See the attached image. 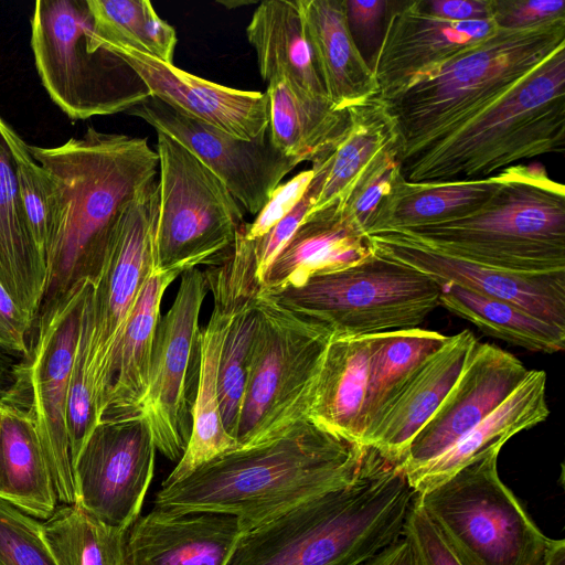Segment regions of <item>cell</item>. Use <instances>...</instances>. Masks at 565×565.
<instances>
[{
  "instance_id": "cell-1",
  "label": "cell",
  "mask_w": 565,
  "mask_h": 565,
  "mask_svg": "<svg viewBox=\"0 0 565 565\" xmlns=\"http://www.w3.org/2000/svg\"><path fill=\"white\" fill-rule=\"evenodd\" d=\"M365 454L366 446L301 417L264 441L224 452L161 486L154 508L233 515L244 533L351 484Z\"/></svg>"
},
{
  "instance_id": "cell-2",
  "label": "cell",
  "mask_w": 565,
  "mask_h": 565,
  "mask_svg": "<svg viewBox=\"0 0 565 565\" xmlns=\"http://www.w3.org/2000/svg\"><path fill=\"white\" fill-rule=\"evenodd\" d=\"M30 148L52 192L41 313L97 274L126 209L157 179L159 157L146 138L93 127L60 146Z\"/></svg>"
},
{
  "instance_id": "cell-3",
  "label": "cell",
  "mask_w": 565,
  "mask_h": 565,
  "mask_svg": "<svg viewBox=\"0 0 565 565\" xmlns=\"http://www.w3.org/2000/svg\"><path fill=\"white\" fill-rule=\"evenodd\" d=\"M416 492L366 446L358 478L239 535L226 565H360L403 535Z\"/></svg>"
},
{
  "instance_id": "cell-4",
  "label": "cell",
  "mask_w": 565,
  "mask_h": 565,
  "mask_svg": "<svg viewBox=\"0 0 565 565\" xmlns=\"http://www.w3.org/2000/svg\"><path fill=\"white\" fill-rule=\"evenodd\" d=\"M564 46L565 15L522 28L498 26L429 76L382 100L398 131V161L460 129Z\"/></svg>"
},
{
  "instance_id": "cell-5",
  "label": "cell",
  "mask_w": 565,
  "mask_h": 565,
  "mask_svg": "<svg viewBox=\"0 0 565 565\" xmlns=\"http://www.w3.org/2000/svg\"><path fill=\"white\" fill-rule=\"evenodd\" d=\"M565 150V46L447 138L401 159L411 183L478 180Z\"/></svg>"
},
{
  "instance_id": "cell-6",
  "label": "cell",
  "mask_w": 565,
  "mask_h": 565,
  "mask_svg": "<svg viewBox=\"0 0 565 565\" xmlns=\"http://www.w3.org/2000/svg\"><path fill=\"white\" fill-rule=\"evenodd\" d=\"M406 241L520 274L565 270V188L540 163L505 168L500 189L472 214L406 230ZM380 232V231H379Z\"/></svg>"
},
{
  "instance_id": "cell-7",
  "label": "cell",
  "mask_w": 565,
  "mask_h": 565,
  "mask_svg": "<svg viewBox=\"0 0 565 565\" xmlns=\"http://www.w3.org/2000/svg\"><path fill=\"white\" fill-rule=\"evenodd\" d=\"M30 25L41 83L70 118L127 113L151 96L125 61L99 45L87 0H39Z\"/></svg>"
},
{
  "instance_id": "cell-8",
  "label": "cell",
  "mask_w": 565,
  "mask_h": 565,
  "mask_svg": "<svg viewBox=\"0 0 565 565\" xmlns=\"http://www.w3.org/2000/svg\"><path fill=\"white\" fill-rule=\"evenodd\" d=\"M491 449L416 499L462 565H542L551 539L498 472Z\"/></svg>"
},
{
  "instance_id": "cell-9",
  "label": "cell",
  "mask_w": 565,
  "mask_h": 565,
  "mask_svg": "<svg viewBox=\"0 0 565 565\" xmlns=\"http://www.w3.org/2000/svg\"><path fill=\"white\" fill-rule=\"evenodd\" d=\"M158 179L126 209L81 307L85 374L96 426L105 414L118 349L143 285L156 270Z\"/></svg>"
},
{
  "instance_id": "cell-10",
  "label": "cell",
  "mask_w": 565,
  "mask_h": 565,
  "mask_svg": "<svg viewBox=\"0 0 565 565\" xmlns=\"http://www.w3.org/2000/svg\"><path fill=\"white\" fill-rule=\"evenodd\" d=\"M324 327L332 337L416 328L439 305V286L426 275L379 256L310 277L302 286L263 295Z\"/></svg>"
},
{
  "instance_id": "cell-11",
  "label": "cell",
  "mask_w": 565,
  "mask_h": 565,
  "mask_svg": "<svg viewBox=\"0 0 565 565\" xmlns=\"http://www.w3.org/2000/svg\"><path fill=\"white\" fill-rule=\"evenodd\" d=\"M258 329L236 434L237 448L264 441L306 417L332 332L258 295Z\"/></svg>"
},
{
  "instance_id": "cell-12",
  "label": "cell",
  "mask_w": 565,
  "mask_h": 565,
  "mask_svg": "<svg viewBox=\"0 0 565 565\" xmlns=\"http://www.w3.org/2000/svg\"><path fill=\"white\" fill-rule=\"evenodd\" d=\"M159 206L156 269L181 275L220 264L246 223L222 181L179 142L157 131Z\"/></svg>"
},
{
  "instance_id": "cell-13",
  "label": "cell",
  "mask_w": 565,
  "mask_h": 565,
  "mask_svg": "<svg viewBox=\"0 0 565 565\" xmlns=\"http://www.w3.org/2000/svg\"><path fill=\"white\" fill-rule=\"evenodd\" d=\"M88 278L77 280L63 299L39 316V332L26 361L15 366L14 386L28 393L25 411L57 501L77 502L71 460L67 393L79 328V306Z\"/></svg>"
},
{
  "instance_id": "cell-14",
  "label": "cell",
  "mask_w": 565,
  "mask_h": 565,
  "mask_svg": "<svg viewBox=\"0 0 565 565\" xmlns=\"http://www.w3.org/2000/svg\"><path fill=\"white\" fill-rule=\"evenodd\" d=\"M209 287L203 270L181 274L174 301L160 318L153 344L149 385L141 406L157 450L178 462L192 430L200 373V311Z\"/></svg>"
},
{
  "instance_id": "cell-15",
  "label": "cell",
  "mask_w": 565,
  "mask_h": 565,
  "mask_svg": "<svg viewBox=\"0 0 565 565\" xmlns=\"http://www.w3.org/2000/svg\"><path fill=\"white\" fill-rule=\"evenodd\" d=\"M213 310L200 335V373L192 408V430L185 452L161 486L178 482L201 465L237 448L224 429L218 404V367L223 344L239 300L260 291L254 255L243 239L217 265L204 270Z\"/></svg>"
},
{
  "instance_id": "cell-16",
  "label": "cell",
  "mask_w": 565,
  "mask_h": 565,
  "mask_svg": "<svg viewBox=\"0 0 565 565\" xmlns=\"http://www.w3.org/2000/svg\"><path fill=\"white\" fill-rule=\"evenodd\" d=\"M157 451L142 415L103 420L73 468L76 503L102 522L128 530L140 515Z\"/></svg>"
},
{
  "instance_id": "cell-17",
  "label": "cell",
  "mask_w": 565,
  "mask_h": 565,
  "mask_svg": "<svg viewBox=\"0 0 565 565\" xmlns=\"http://www.w3.org/2000/svg\"><path fill=\"white\" fill-rule=\"evenodd\" d=\"M127 114L141 118L188 149L253 215L263 209L284 177L301 163L278 150L268 131L254 140L239 139L152 96Z\"/></svg>"
},
{
  "instance_id": "cell-18",
  "label": "cell",
  "mask_w": 565,
  "mask_h": 565,
  "mask_svg": "<svg viewBox=\"0 0 565 565\" xmlns=\"http://www.w3.org/2000/svg\"><path fill=\"white\" fill-rule=\"evenodd\" d=\"M395 4L388 10L371 64L381 100L429 76L498 29L494 19L454 22L438 18L422 0Z\"/></svg>"
},
{
  "instance_id": "cell-19",
  "label": "cell",
  "mask_w": 565,
  "mask_h": 565,
  "mask_svg": "<svg viewBox=\"0 0 565 565\" xmlns=\"http://www.w3.org/2000/svg\"><path fill=\"white\" fill-rule=\"evenodd\" d=\"M527 372L510 352L477 341L456 383L408 445L399 463L405 475L441 455L489 416Z\"/></svg>"
},
{
  "instance_id": "cell-20",
  "label": "cell",
  "mask_w": 565,
  "mask_h": 565,
  "mask_svg": "<svg viewBox=\"0 0 565 565\" xmlns=\"http://www.w3.org/2000/svg\"><path fill=\"white\" fill-rule=\"evenodd\" d=\"M367 236L374 254L406 265L437 285L454 284L482 296L511 302L565 329V270L513 273L436 252L387 231Z\"/></svg>"
},
{
  "instance_id": "cell-21",
  "label": "cell",
  "mask_w": 565,
  "mask_h": 565,
  "mask_svg": "<svg viewBox=\"0 0 565 565\" xmlns=\"http://www.w3.org/2000/svg\"><path fill=\"white\" fill-rule=\"evenodd\" d=\"M97 41L136 72L152 97L172 108L244 140H254L268 131L266 92L223 86L147 53Z\"/></svg>"
},
{
  "instance_id": "cell-22",
  "label": "cell",
  "mask_w": 565,
  "mask_h": 565,
  "mask_svg": "<svg viewBox=\"0 0 565 565\" xmlns=\"http://www.w3.org/2000/svg\"><path fill=\"white\" fill-rule=\"evenodd\" d=\"M477 341L469 330L449 335L392 392L363 445L399 465L414 436L456 383Z\"/></svg>"
},
{
  "instance_id": "cell-23",
  "label": "cell",
  "mask_w": 565,
  "mask_h": 565,
  "mask_svg": "<svg viewBox=\"0 0 565 565\" xmlns=\"http://www.w3.org/2000/svg\"><path fill=\"white\" fill-rule=\"evenodd\" d=\"M242 534L235 516L154 508L127 530L128 565H226Z\"/></svg>"
},
{
  "instance_id": "cell-24",
  "label": "cell",
  "mask_w": 565,
  "mask_h": 565,
  "mask_svg": "<svg viewBox=\"0 0 565 565\" xmlns=\"http://www.w3.org/2000/svg\"><path fill=\"white\" fill-rule=\"evenodd\" d=\"M373 256L370 237L344 207L308 213L263 275L259 295L300 287L315 275L342 270Z\"/></svg>"
},
{
  "instance_id": "cell-25",
  "label": "cell",
  "mask_w": 565,
  "mask_h": 565,
  "mask_svg": "<svg viewBox=\"0 0 565 565\" xmlns=\"http://www.w3.org/2000/svg\"><path fill=\"white\" fill-rule=\"evenodd\" d=\"M303 30L328 100L345 110L377 95L369 62L348 24L345 0H299Z\"/></svg>"
},
{
  "instance_id": "cell-26",
  "label": "cell",
  "mask_w": 565,
  "mask_h": 565,
  "mask_svg": "<svg viewBox=\"0 0 565 565\" xmlns=\"http://www.w3.org/2000/svg\"><path fill=\"white\" fill-rule=\"evenodd\" d=\"M374 343L375 333L330 339L306 414L324 429L360 444Z\"/></svg>"
},
{
  "instance_id": "cell-27",
  "label": "cell",
  "mask_w": 565,
  "mask_h": 565,
  "mask_svg": "<svg viewBox=\"0 0 565 565\" xmlns=\"http://www.w3.org/2000/svg\"><path fill=\"white\" fill-rule=\"evenodd\" d=\"M546 373L529 370L519 387L489 416L441 455L406 475L416 493L448 479L491 449H501L518 433L547 419Z\"/></svg>"
},
{
  "instance_id": "cell-28",
  "label": "cell",
  "mask_w": 565,
  "mask_h": 565,
  "mask_svg": "<svg viewBox=\"0 0 565 565\" xmlns=\"http://www.w3.org/2000/svg\"><path fill=\"white\" fill-rule=\"evenodd\" d=\"M246 35L267 84L284 82L298 96L328 100L305 34L299 0L260 2Z\"/></svg>"
},
{
  "instance_id": "cell-29",
  "label": "cell",
  "mask_w": 565,
  "mask_h": 565,
  "mask_svg": "<svg viewBox=\"0 0 565 565\" xmlns=\"http://www.w3.org/2000/svg\"><path fill=\"white\" fill-rule=\"evenodd\" d=\"M350 124L326 156V173L309 211L343 206L350 194L387 158L399 152L395 121L376 96L348 109Z\"/></svg>"
},
{
  "instance_id": "cell-30",
  "label": "cell",
  "mask_w": 565,
  "mask_h": 565,
  "mask_svg": "<svg viewBox=\"0 0 565 565\" xmlns=\"http://www.w3.org/2000/svg\"><path fill=\"white\" fill-rule=\"evenodd\" d=\"M1 121L0 116V284L34 323L44 298L46 266L28 228Z\"/></svg>"
},
{
  "instance_id": "cell-31",
  "label": "cell",
  "mask_w": 565,
  "mask_h": 565,
  "mask_svg": "<svg viewBox=\"0 0 565 565\" xmlns=\"http://www.w3.org/2000/svg\"><path fill=\"white\" fill-rule=\"evenodd\" d=\"M505 169L478 180L411 183L399 173L365 233L406 230L468 216L502 185Z\"/></svg>"
},
{
  "instance_id": "cell-32",
  "label": "cell",
  "mask_w": 565,
  "mask_h": 565,
  "mask_svg": "<svg viewBox=\"0 0 565 565\" xmlns=\"http://www.w3.org/2000/svg\"><path fill=\"white\" fill-rule=\"evenodd\" d=\"M178 276L175 271L156 269L143 285L118 349L111 390L102 422L141 415L149 385L156 331L161 318V300Z\"/></svg>"
},
{
  "instance_id": "cell-33",
  "label": "cell",
  "mask_w": 565,
  "mask_h": 565,
  "mask_svg": "<svg viewBox=\"0 0 565 565\" xmlns=\"http://www.w3.org/2000/svg\"><path fill=\"white\" fill-rule=\"evenodd\" d=\"M0 500L23 513L47 520L57 497L25 408L2 395Z\"/></svg>"
},
{
  "instance_id": "cell-34",
  "label": "cell",
  "mask_w": 565,
  "mask_h": 565,
  "mask_svg": "<svg viewBox=\"0 0 565 565\" xmlns=\"http://www.w3.org/2000/svg\"><path fill=\"white\" fill-rule=\"evenodd\" d=\"M266 94L270 141L301 162L331 151L349 127L348 109L338 110L327 99L298 96L284 82L267 84Z\"/></svg>"
},
{
  "instance_id": "cell-35",
  "label": "cell",
  "mask_w": 565,
  "mask_h": 565,
  "mask_svg": "<svg viewBox=\"0 0 565 565\" xmlns=\"http://www.w3.org/2000/svg\"><path fill=\"white\" fill-rule=\"evenodd\" d=\"M439 286V305L482 332L530 351L556 353L565 349V329L524 309L454 284Z\"/></svg>"
},
{
  "instance_id": "cell-36",
  "label": "cell",
  "mask_w": 565,
  "mask_h": 565,
  "mask_svg": "<svg viewBox=\"0 0 565 565\" xmlns=\"http://www.w3.org/2000/svg\"><path fill=\"white\" fill-rule=\"evenodd\" d=\"M43 531L58 565H128L127 530L102 522L77 503L56 507Z\"/></svg>"
},
{
  "instance_id": "cell-37",
  "label": "cell",
  "mask_w": 565,
  "mask_h": 565,
  "mask_svg": "<svg viewBox=\"0 0 565 565\" xmlns=\"http://www.w3.org/2000/svg\"><path fill=\"white\" fill-rule=\"evenodd\" d=\"M448 339L449 335L419 328L375 333L363 409L362 445L392 392Z\"/></svg>"
},
{
  "instance_id": "cell-38",
  "label": "cell",
  "mask_w": 565,
  "mask_h": 565,
  "mask_svg": "<svg viewBox=\"0 0 565 565\" xmlns=\"http://www.w3.org/2000/svg\"><path fill=\"white\" fill-rule=\"evenodd\" d=\"M258 295L259 290H254L239 300L220 360L217 391L221 418L224 429L235 440L259 322Z\"/></svg>"
},
{
  "instance_id": "cell-39",
  "label": "cell",
  "mask_w": 565,
  "mask_h": 565,
  "mask_svg": "<svg viewBox=\"0 0 565 565\" xmlns=\"http://www.w3.org/2000/svg\"><path fill=\"white\" fill-rule=\"evenodd\" d=\"M1 127L13 157L18 191L28 228L45 263L52 215L50 180L35 160L30 145L3 118Z\"/></svg>"
},
{
  "instance_id": "cell-40",
  "label": "cell",
  "mask_w": 565,
  "mask_h": 565,
  "mask_svg": "<svg viewBox=\"0 0 565 565\" xmlns=\"http://www.w3.org/2000/svg\"><path fill=\"white\" fill-rule=\"evenodd\" d=\"M0 565H58L43 523L1 500Z\"/></svg>"
},
{
  "instance_id": "cell-41",
  "label": "cell",
  "mask_w": 565,
  "mask_h": 565,
  "mask_svg": "<svg viewBox=\"0 0 565 565\" xmlns=\"http://www.w3.org/2000/svg\"><path fill=\"white\" fill-rule=\"evenodd\" d=\"M97 39L146 53L142 0H87Z\"/></svg>"
},
{
  "instance_id": "cell-42",
  "label": "cell",
  "mask_w": 565,
  "mask_h": 565,
  "mask_svg": "<svg viewBox=\"0 0 565 565\" xmlns=\"http://www.w3.org/2000/svg\"><path fill=\"white\" fill-rule=\"evenodd\" d=\"M312 168L303 170L287 182L279 184L252 223H245L242 234L247 239L265 235L284 220L301 201L312 178Z\"/></svg>"
},
{
  "instance_id": "cell-43",
  "label": "cell",
  "mask_w": 565,
  "mask_h": 565,
  "mask_svg": "<svg viewBox=\"0 0 565 565\" xmlns=\"http://www.w3.org/2000/svg\"><path fill=\"white\" fill-rule=\"evenodd\" d=\"M399 173L398 156L387 158L350 194L342 206L364 231Z\"/></svg>"
},
{
  "instance_id": "cell-44",
  "label": "cell",
  "mask_w": 565,
  "mask_h": 565,
  "mask_svg": "<svg viewBox=\"0 0 565 565\" xmlns=\"http://www.w3.org/2000/svg\"><path fill=\"white\" fill-rule=\"evenodd\" d=\"M403 534L413 542L420 565H462L428 519L416 497L408 511Z\"/></svg>"
},
{
  "instance_id": "cell-45",
  "label": "cell",
  "mask_w": 565,
  "mask_h": 565,
  "mask_svg": "<svg viewBox=\"0 0 565 565\" xmlns=\"http://www.w3.org/2000/svg\"><path fill=\"white\" fill-rule=\"evenodd\" d=\"M565 15L564 0H493V19L500 28H522Z\"/></svg>"
},
{
  "instance_id": "cell-46",
  "label": "cell",
  "mask_w": 565,
  "mask_h": 565,
  "mask_svg": "<svg viewBox=\"0 0 565 565\" xmlns=\"http://www.w3.org/2000/svg\"><path fill=\"white\" fill-rule=\"evenodd\" d=\"M390 4L386 0H345L348 24L356 45L360 41L367 49L372 45L382 22L385 23Z\"/></svg>"
},
{
  "instance_id": "cell-47",
  "label": "cell",
  "mask_w": 565,
  "mask_h": 565,
  "mask_svg": "<svg viewBox=\"0 0 565 565\" xmlns=\"http://www.w3.org/2000/svg\"><path fill=\"white\" fill-rule=\"evenodd\" d=\"M142 38L146 53L168 64H173L177 44L175 30L157 14L149 0H142Z\"/></svg>"
},
{
  "instance_id": "cell-48",
  "label": "cell",
  "mask_w": 565,
  "mask_h": 565,
  "mask_svg": "<svg viewBox=\"0 0 565 565\" xmlns=\"http://www.w3.org/2000/svg\"><path fill=\"white\" fill-rule=\"evenodd\" d=\"M431 14L448 21L493 19V0H422Z\"/></svg>"
},
{
  "instance_id": "cell-49",
  "label": "cell",
  "mask_w": 565,
  "mask_h": 565,
  "mask_svg": "<svg viewBox=\"0 0 565 565\" xmlns=\"http://www.w3.org/2000/svg\"><path fill=\"white\" fill-rule=\"evenodd\" d=\"M360 565H420V562L413 542L403 534Z\"/></svg>"
},
{
  "instance_id": "cell-50",
  "label": "cell",
  "mask_w": 565,
  "mask_h": 565,
  "mask_svg": "<svg viewBox=\"0 0 565 565\" xmlns=\"http://www.w3.org/2000/svg\"><path fill=\"white\" fill-rule=\"evenodd\" d=\"M542 565H565V541L551 539Z\"/></svg>"
},
{
  "instance_id": "cell-51",
  "label": "cell",
  "mask_w": 565,
  "mask_h": 565,
  "mask_svg": "<svg viewBox=\"0 0 565 565\" xmlns=\"http://www.w3.org/2000/svg\"><path fill=\"white\" fill-rule=\"evenodd\" d=\"M2 406H3V399H2V396H0V429H1V411H2Z\"/></svg>"
}]
</instances>
